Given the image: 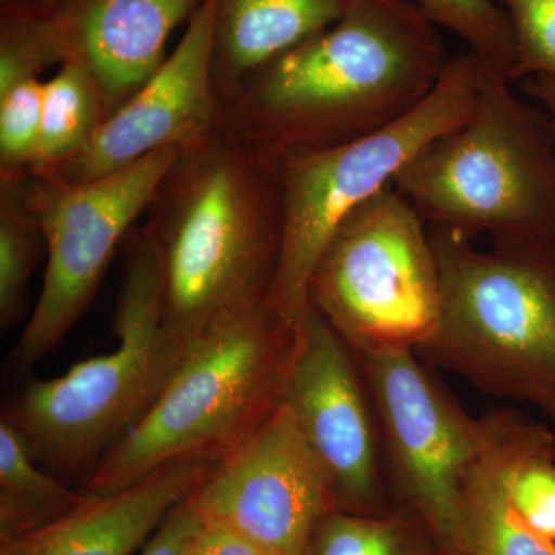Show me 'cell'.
<instances>
[{"label": "cell", "mask_w": 555, "mask_h": 555, "mask_svg": "<svg viewBox=\"0 0 555 555\" xmlns=\"http://www.w3.org/2000/svg\"><path fill=\"white\" fill-rule=\"evenodd\" d=\"M525 94L531 96L532 100L539 102L546 109L547 115L553 118L555 124V86L546 79H528L525 80Z\"/></svg>", "instance_id": "28"}, {"label": "cell", "mask_w": 555, "mask_h": 555, "mask_svg": "<svg viewBox=\"0 0 555 555\" xmlns=\"http://www.w3.org/2000/svg\"><path fill=\"white\" fill-rule=\"evenodd\" d=\"M309 302L358 356L416 352L434 337L436 248L425 219L393 185L339 222L310 275Z\"/></svg>", "instance_id": "8"}, {"label": "cell", "mask_w": 555, "mask_h": 555, "mask_svg": "<svg viewBox=\"0 0 555 555\" xmlns=\"http://www.w3.org/2000/svg\"><path fill=\"white\" fill-rule=\"evenodd\" d=\"M147 211L164 326L182 350L219 318L272 297L284 225L275 155L214 134L182 150Z\"/></svg>", "instance_id": "2"}, {"label": "cell", "mask_w": 555, "mask_h": 555, "mask_svg": "<svg viewBox=\"0 0 555 555\" xmlns=\"http://www.w3.org/2000/svg\"><path fill=\"white\" fill-rule=\"evenodd\" d=\"M68 25L73 56L100 83L108 115L167 60L166 46L206 0H51ZM72 56V57H73Z\"/></svg>", "instance_id": "15"}, {"label": "cell", "mask_w": 555, "mask_h": 555, "mask_svg": "<svg viewBox=\"0 0 555 555\" xmlns=\"http://www.w3.org/2000/svg\"><path fill=\"white\" fill-rule=\"evenodd\" d=\"M414 0H352L335 24L217 94V133L284 155L337 147L406 116L447 68Z\"/></svg>", "instance_id": "1"}, {"label": "cell", "mask_w": 555, "mask_h": 555, "mask_svg": "<svg viewBox=\"0 0 555 555\" xmlns=\"http://www.w3.org/2000/svg\"><path fill=\"white\" fill-rule=\"evenodd\" d=\"M302 555H440L425 526L393 509L382 516L332 511L321 518Z\"/></svg>", "instance_id": "22"}, {"label": "cell", "mask_w": 555, "mask_h": 555, "mask_svg": "<svg viewBox=\"0 0 555 555\" xmlns=\"http://www.w3.org/2000/svg\"><path fill=\"white\" fill-rule=\"evenodd\" d=\"M441 315L416 350L486 396L539 409L555 427V243L474 238L429 228Z\"/></svg>", "instance_id": "3"}, {"label": "cell", "mask_w": 555, "mask_h": 555, "mask_svg": "<svg viewBox=\"0 0 555 555\" xmlns=\"http://www.w3.org/2000/svg\"><path fill=\"white\" fill-rule=\"evenodd\" d=\"M352 0H217L215 91L331 27Z\"/></svg>", "instance_id": "16"}, {"label": "cell", "mask_w": 555, "mask_h": 555, "mask_svg": "<svg viewBox=\"0 0 555 555\" xmlns=\"http://www.w3.org/2000/svg\"><path fill=\"white\" fill-rule=\"evenodd\" d=\"M43 89L28 80L0 94V175L30 173L42 126Z\"/></svg>", "instance_id": "25"}, {"label": "cell", "mask_w": 555, "mask_h": 555, "mask_svg": "<svg viewBox=\"0 0 555 555\" xmlns=\"http://www.w3.org/2000/svg\"><path fill=\"white\" fill-rule=\"evenodd\" d=\"M115 334L113 352L61 377L31 379L3 408L2 418L50 473H93L144 418L188 353L164 326L159 254L145 224L122 243Z\"/></svg>", "instance_id": "4"}, {"label": "cell", "mask_w": 555, "mask_h": 555, "mask_svg": "<svg viewBox=\"0 0 555 555\" xmlns=\"http://www.w3.org/2000/svg\"><path fill=\"white\" fill-rule=\"evenodd\" d=\"M22 2V0H0V5H9V3Z\"/></svg>", "instance_id": "29"}, {"label": "cell", "mask_w": 555, "mask_h": 555, "mask_svg": "<svg viewBox=\"0 0 555 555\" xmlns=\"http://www.w3.org/2000/svg\"><path fill=\"white\" fill-rule=\"evenodd\" d=\"M437 27L454 33L467 50L511 79L514 39L506 14L492 0H414ZM513 82V80H511Z\"/></svg>", "instance_id": "23"}, {"label": "cell", "mask_w": 555, "mask_h": 555, "mask_svg": "<svg viewBox=\"0 0 555 555\" xmlns=\"http://www.w3.org/2000/svg\"><path fill=\"white\" fill-rule=\"evenodd\" d=\"M481 444L463 486L466 555H555V542L534 531L507 494L505 452L489 412Z\"/></svg>", "instance_id": "17"}, {"label": "cell", "mask_w": 555, "mask_h": 555, "mask_svg": "<svg viewBox=\"0 0 555 555\" xmlns=\"http://www.w3.org/2000/svg\"><path fill=\"white\" fill-rule=\"evenodd\" d=\"M440 555H466V554L455 553V554H440Z\"/></svg>", "instance_id": "30"}, {"label": "cell", "mask_w": 555, "mask_h": 555, "mask_svg": "<svg viewBox=\"0 0 555 555\" xmlns=\"http://www.w3.org/2000/svg\"><path fill=\"white\" fill-rule=\"evenodd\" d=\"M486 62L473 51L449 57L422 104L406 116L337 147L278 155L283 247L272 298L291 323L309 306V280L332 233L358 206L392 185L423 149L465 122L476 107Z\"/></svg>", "instance_id": "7"}, {"label": "cell", "mask_w": 555, "mask_h": 555, "mask_svg": "<svg viewBox=\"0 0 555 555\" xmlns=\"http://www.w3.org/2000/svg\"><path fill=\"white\" fill-rule=\"evenodd\" d=\"M179 155V149L159 150L86 182L30 175L31 201L46 233L47 269L30 321L7 360L9 371H30L78 324L118 246L147 210Z\"/></svg>", "instance_id": "9"}, {"label": "cell", "mask_w": 555, "mask_h": 555, "mask_svg": "<svg viewBox=\"0 0 555 555\" xmlns=\"http://www.w3.org/2000/svg\"><path fill=\"white\" fill-rule=\"evenodd\" d=\"M89 496L43 469L21 434L0 420V545L54 524Z\"/></svg>", "instance_id": "19"}, {"label": "cell", "mask_w": 555, "mask_h": 555, "mask_svg": "<svg viewBox=\"0 0 555 555\" xmlns=\"http://www.w3.org/2000/svg\"><path fill=\"white\" fill-rule=\"evenodd\" d=\"M486 62L465 122L423 149L392 185L429 228L555 243V124Z\"/></svg>", "instance_id": "6"}, {"label": "cell", "mask_w": 555, "mask_h": 555, "mask_svg": "<svg viewBox=\"0 0 555 555\" xmlns=\"http://www.w3.org/2000/svg\"><path fill=\"white\" fill-rule=\"evenodd\" d=\"M201 520L235 529L278 555H302L335 509L326 470L281 401L189 495Z\"/></svg>", "instance_id": "12"}, {"label": "cell", "mask_w": 555, "mask_h": 555, "mask_svg": "<svg viewBox=\"0 0 555 555\" xmlns=\"http://www.w3.org/2000/svg\"><path fill=\"white\" fill-rule=\"evenodd\" d=\"M215 465L208 459L177 460L122 491L90 494L54 524L0 545V555H133Z\"/></svg>", "instance_id": "14"}, {"label": "cell", "mask_w": 555, "mask_h": 555, "mask_svg": "<svg viewBox=\"0 0 555 555\" xmlns=\"http://www.w3.org/2000/svg\"><path fill=\"white\" fill-rule=\"evenodd\" d=\"M358 360L377 411L390 499L425 526L440 554H466L463 486L480 449V416L463 409L415 350Z\"/></svg>", "instance_id": "10"}, {"label": "cell", "mask_w": 555, "mask_h": 555, "mask_svg": "<svg viewBox=\"0 0 555 555\" xmlns=\"http://www.w3.org/2000/svg\"><path fill=\"white\" fill-rule=\"evenodd\" d=\"M184 555H278L228 526L201 520Z\"/></svg>", "instance_id": "26"}, {"label": "cell", "mask_w": 555, "mask_h": 555, "mask_svg": "<svg viewBox=\"0 0 555 555\" xmlns=\"http://www.w3.org/2000/svg\"><path fill=\"white\" fill-rule=\"evenodd\" d=\"M72 56L67 22L51 0L0 5V94Z\"/></svg>", "instance_id": "21"}, {"label": "cell", "mask_w": 555, "mask_h": 555, "mask_svg": "<svg viewBox=\"0 0 555 555\" xmlns=\"http://www.w3.org/2000/svg\"><path fill=\"white\" fill-rule=\"evenodd\" d=\"M215 14L217 0H206L155 75L107 116L87 149L53 179L93 181L159 150L182 152L217 134Z\"/></svg>", "instance_id": "13"}, {"label": "cell", "mask_w": 555, "mask_h": 555, "mask_svg": "<svg viewBox=\"0 0 555 555\" xmlns=\"http://www.w3.org/2000/svg\"><path fill=\"white\" fill-rule=\"evenodd\" d=\"M283 403L326 470L335 509L363 516L396 509L360 360L310 302L297 324Z\"/></svg>", "instance_id": "11"}, {"label": "cell", "mask_w": 555, "mask_h": 555, "mask_svg": "<svg viewBox=\"0 0 555 555\" xmlns=\"http://www.w3.org/2000/svg\"><path fill=\"white\" fill-rule=\"evenodd\" d=\"M297 324L272 297L219 318L190 345L156 403L90 474L108 495L184 459L219 462L283 401Z\"/></svg>", "instance_id": "5"}, {"label": "cell", "mask_w": 555, "mask_h": 555, "mask_svg": "<svg viewBox=\"0 0 555 555\" xmlns=\"http://www.w3.org/2000/svg\"><path fill=\"white\" fill-rule=\"evenodd\" d=\"M107 116L100 83L82 61L69 57L43 89L42 126L31 177H60L87 149Z\"/></svg>", "instance_id": "18"}, {"label": "cell", "mask_w": 555, "mask_h": 555, "mask_svg": "<svg viewBox=\"0 0 555 555\" xmlns=\"http://www.w3.org/2000/svg\"><path fill=\"white\" fill-rule=\"evenodd\" d=\"M509 21L514 39L511 80L546 79L555 86V0H492Z\"/></svg>", "instance_id": "24"}, {"label": "cell", "mask_w": 555, "mask_h": 555, "mask_svg": "<svg viewBox=\"0 0 555 555\" xmlns=\"http://www.w3.org/2000/svg\"><path fill=\"white\" fill-rule=\"evenodd\" d=\"M46 233L30 196V173L0 175V327H16L27 313L28 283Z\"/></svg>", "instance_id": "20"}, {"label": "cell", "mask_w": 555, "mask_h": 555, "mask_svg": "<svg viewBox=\"0 0 555 555\" xmlns=\"http://www.w3.org/2000/svg\"><path fill=\"white\" fill-rule=\"evenodd\" d=\"M199 526L201 518L190 505L188 496L181 505L171 511L170 516L149 540L141 555H184Z\"/></svg>", "instance_id": "27"}]
</instances>
